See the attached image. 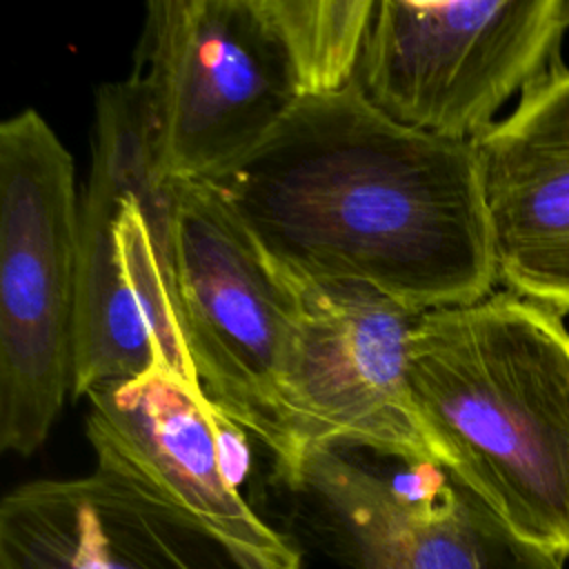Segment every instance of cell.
Here are the masks:
<instances>
[{
  "mask_svg": "<svg viewBox=\"0 0 569 569\" xmlns=\"http://www.w3.org/2000/svg\"><path fill=\"white\" fill-rule=\"evenodd\" d=\"M569 0H376L356 84L393 122L476 142L560 64Z\"/></svg>",
  "mask_w": 569,
  "mask_h": 569,
  "instance_id": "5b68a950",
  "label": "cell"
},
{
  "mask_svg": "<svg viewBox=\"0 0 569 569\" xmlns=\"http://www.w3.org/2000/svg\"><path fill=\"white\" fill-rule=\"evenodd\" d=\"M291 62L300 96H325L356 80L376 0H258Z\"/></svg>",
  "mask_w": 569,
  "mask_h": 569,
  "instance_id": "4fadbf2b",
  "label": "cell"
},
{
  "mask_svg": "<svg viewBox=\"0 0 569 569\" xmlns=\"http://www.w3.org/2000/svg\"><path fill=\"white\" fill-rule=\"evenodd\" d=\"M176 284L182 336L207 398L282 458L280 382L298 322V293L222 198L178 182Z\"/></svg>",
  "mask_w": 569,
  "mask_h": 569,
  "instance_id": "ba28073f",
  "label": "cell"
},
{
  "mask_svg": "<svg viewBox=\"0 0 569 569\" xmlns=\"http://www.w3.org/2000/svg\"><path fill=\"white\" fill-rule=\"evenodd\" d=\"M209 187L298 280L367 287L418 313L498 284L476 144L393 122L356 80L300 98Z\"/></svg>",
  "mask_w": 569,
  "mask_h": 569,
  "instance_id": "6da1fadb",
  "label": "cell"
},
{
  "mask_svg": "<svg viewBox=\"0 0 569 569\" xmlns=\"http://www.w3.org/2000/svg\"><path fill=\"white\" fill-rule=\"evenodd\" d=\"M289 278L298 322L280 382L284 453L273 473H289L307 449L336 440L438 462L409 382L420 313L367 287Z\"/></svg>",
  "mask_w": 569,
  "mask_h": 569,
  "instance_id": "9c48e42d",
  "label": "cell"
},
{
  "mask_svg": "<svg viewBox=\"0 0 569 569\" xmlns=\"http://www.w3.org/2000/svg\"><path fill=\"white\" fill-rule=\"evenodd\" d=\"M73 158L36 109L0 124V447L38 451L73 391Z\"/></svg>",
  "mask_w": 569,
  "mask_h": 569,
  "instance_id": "277c9868",
  "label": "cell"
},
{
  "mask_svg": "<svg viewBox=\"0 0 569 569\" xmlns=\"http://www.w3.org/2000/svg\"><path fill=\"white\" fill-rule=\"evenodd\" d=\"M473 144L498 282L569 313V67L536 78Z\"/></svg>",
  "mask_w": 569,
  "mask_h": 569,
  "instance_id": "7c38bea8",
  "label": "cell"
},
{
  "mask_svg": "<svg viewBox=\"0 0 569 569\" xmlns=\"http://www.w3.org/2000/svg\"><path fill=\"white\" fill-rule=\"evenodd\" d=\"M176 198L140 80L100 87L78 213L76 398L151 369L202 387L178 313Z\"/></svg>",
  "mask_w": 569,
  "mask_h": 569,
  "instance_id": "3957f363",
  "label": "cell"
},
{
  "mask_svg": "<svg viewBox=\"0 0 569 569\" xmlns=\"http://www.w3.org/2000/svg\"><path fill=\"white\" fill-rule=\"evenodd\" d=\"M0 569H282L96 469L11 489L0 505Z\"/></svg>",
  "mask_w": 569,
  "mask_h": 569,
  "instance_id": "8fae6325",
  "label": "cell"
},
{
  "mask_svg": "<svg viewBox=\"0 0 569 569\" xmlns=\"http://www.w3.org/2000/svg\"><path fill=\"white\" fill-rule=\"evenodd\" d=\"M133 76L176 182H213L302 98L258 0L149 2Z\"/></svg>",
  "mask_w": 569,
  "mask_h": 569,
  "instance_id": "52a82bcc",
  "label": "cell"
},
{
  "mask_svg": "<svg viewBox=\"0 0 569 569\" xmlns=\"http://www.w3.org/2000/svg\"><path fill=\"white\" fill-rule=\"evenodd\" d=\"M96 469L113 473L196 520L224 542L282 569L300 553L242 496L247 431L202 387L162 369L107 382L84 396Z\"/></svg>",
  "mask_w": 569,
  "mask_h": 569,
  "instance_id": "30bf717a",
  "label": "cell"
},
{
  "mask_svg": "<svg viewBox=\"0 0 569 569\" xmlns=\"http://www.w3.org/2000/svg\"><path fill=\"white\" fill-rule=\"evenodd\" d=\"M271 480L345 569H565L433 460L336 440Z\"/></svg>",
  "mask_w": 569,
  "mask_h": 569,
  "instance_id": "8992f818",
  "label": "cell"
},
{
  "mask_svg": "<svg viewBox=\"0 0 569 569\" xmlns=\"http://www.w3.org/2000/svg\"><path fill=\"white\" fill-rule=\"evenodd\" d=\"M413 402L436 460L511 533L569 558V331L509 289L420 313Z\"/></svg>",
  "mask_w": 569,
  "mask_h": 569,
  "instance_id": "7a4b0ae2",
  "label": "cell"
}]
</instances>
